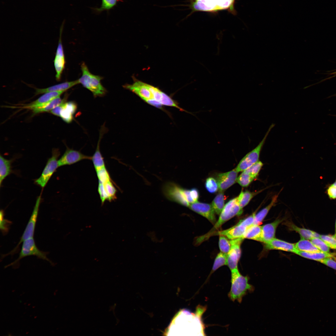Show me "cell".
<instances>
[{"label":"cell","mask_w":336,"mask_h":336,"mask_svg":"<svg viewBox=\"0 0 336 336\" xmlns=\"http://www.w3.org/2000/svg\"><path fill=\"white\" fill-rule=\"evenodd\" d=\"M127 89L134 93L145 102L162 110L163 106L175 107L181 111L185 110L171 97L158 87L135 79L132 84H128Z\"/></svg>","instance_id":"1"},{"label":"cell","mask_w":336,"mask_h":336,"mask_svg":"<svg viewBox=\"0 0 336 336\" xmlns=\"http://www.w3.org/2000/svg\"><path fill=\"white\" fill-rule=\"evenodd\" d=\"M249 278L242 275L237 269L231 271V286L228 296L232 301L241 303L243 297L249 291L253 290V287L248 283Z\"/></svg>","instance_id":"2"},{"label":"cell","mask_w":336,"mask_h":336,"mask_svg":"<svg viewBox=\"0 0 336 336\" xmlns=\"http://www.w3.org/2000/svg\"><path fill=\"white\" fill-rule=\"evenodd\" d=\"M243 212V209L240 206L238 197L230 200L224 206L218 220L216 221L213 227L207 234L198 238L200 242L207 239L215 231L219 228L222 224L236 215H240Z\"/></svg>","instance_id":"3"},{"label":"cell","mask_w":336,"mask_h":336,"mask_svg":"<svg viewBox=\"0 0 336 336\" xmlns=\"http://www.w3.org/2000/svg\"><path fill=\"white\" fill-rule=\"evenodd\" d=\"M81 69L82 75L77 80L79 83L90 91L95 97L104 96L107 91L101 83L102 77L91 74L84 63L81 64Z\"/></svg>","instance_id":"4"},{"label":"cell","mask_w":336,"mask_h":336,"mask_svg":"<svg viewBox=\"0 0 336 336\" xmlns=\"http://www.w3.org/2000/svg\"><path fill=\"white\" fill-rule=\"evenodd\" d=\"M235 0H194L190 5L193 11L214 12L229 9L234 12Z\"/></svg>","instance_id":"5"},{"label":"cell","mask_w":336,"mask_h":336,"mask_svg":"<svg viewBox=\"0 0 336 336\" xmlns=\"http://www.w3.org/2000/svg\"><path fill=\"white\" fill-rule=\"evenodd\" d=\"M275 125V124L273 123L270 125L264 137L258 145L247 154L241 160L235 169L238 172L245 170L259 161L260 152L267 138Z\"/></svg>","instance_id":"6"},{"label":"cell","mask_w":336,"mask_h":336,"mask_svg":"<svg viewBox=\"0 0 336 336\" xmlns=\"http://www.w3.org/2000/svg\"><path fill=\"white\" fill-rule=\"evenodd\" d=\"M184 189L174 182H168L164 184L162 190L164 196L167 199L185 206L189 207L190 204L186 199Z\"/></svg>","instance_id":"7"},{"label":"cell","mask_w":336,"mask_h":336,"mask_svg":"<svg viewBox=\"0 0 336 336\" xmlns=\"http://www.w3.org/2000/svg\"><path fill=\"white\" fill-rule=\"evenodd\" d=\"M58 149L53 150L52 156L49 158L40 176L35 180V183L42 188H44L58 167V159L60 155Z\"/></svg>","instance_id":"8"},{"label":"cell","mask_w":336,"mask_h":336,"mask_svg":"<svg viewBox=\"0 0 336 336\" xmlns=\"http://www.w3.org/2000/svg\"><path fill=\"white\" fill-rule=\"evenodd\" d=\"M47 252L41 251L36 246L33 237L26 239L23 242L19 255L14 263L19 261L24 257L34 255L38 258L49 261L47 257Z\"/></svg>","instance_id":"9"},{"label":"cell","mask_w":336,"mask_h":336,"mask_svg":"<svg viewBox=\"0 0 336 336\" xmlns=\"http://www.w3.org/2000/svg\"><path fill=\"white\" fill-rule=\"evenodd\" d=\"M244 239L240 238L230 240L231 248L227 254V265L231 271L238 268V263L241 253L240 246Z\"/></svg>","instance_id":"10"},{"label":"cell","mask_w":336,"mask_h":336,"mask_svg":"<svg viewBox=\"0 0 336 336\" xmlns=\"http://www.w3.org/2000/svg\"><path fill=\"white\" fill-rule=\"evenodd\" d=\"M41 200L40 195L37 198L32 214L21 240L16 248H17L19 245L25 240L33 237Z\"/></svg>","instance_id":"11"},{"label":"cell","mask_w":336,"mask_h":336,"mask_svg":"<svg viewBox=\"0 0 336 336\" xmlns=\"http://www.w3.org/2000/svg\"><path fill=\"white\" fill-rule=\"evenodd\" d=\"M91 156L85 155L79 151L67 148L58 161V166L70 165L85 159L91 160Z\"/></svg>","instance_id":"12"},{"label":"cell","mask_w":336,"mask_h":336,"mask_svg":"<svg viewBox=\"0 0 336 336\" xmlns=\"http://www.w3.org/2000/svg\"><path fill=\"white\" fill-rule=\"evenodd\" d=\"M62 29L63 28L60 30L58 46L54 60V65L56 72L55 78L56 80L58 81H59L61 80L65 63V57L61 39Z\"/></svg>","instance_id":"13"},{"label":"cell","mask_w":336,"mask_h":336,"mask_svg":"<svg viewBox=\"0 0 336 336\" xmlns=\"http://www.w3.org/2000/svg\"><path fill=\"white\" fill-rule=\"evenodd\" d=\"M189 207L193 211L206 218L212 224L216 223L215 212L212 205L198 201L190 204Z\"/></svg>","instance_id":"14"},{"label":"cell","mask_w":336,"mask_h":336,"mask_svg":"<svg viewBox=\"0 0 336 336\" xmlns=\"http://www.w3.org/2000/svg\"><path fill=\"white\" fill-rule=\"evenodd\" d=\"M247 228L240 221L236 225L229 229L214 232L210 236L215 235L223 236L230 240L240 238L244 239V234Z\"/></svg>","instance_id":"15"},{"label":"cell","mask_w":336,"mask_h":336,"mask_svg":"<svg viewBox=\"0 0 336 336\" xmlns=\"http://www.w3.org/2000/svg\"><path fill=\"white\" fill-rule=\"evenodd\" d=\"M65 91H59L48 92L44 93L35 100L29 104L23 105L22 108L33 110L42 107L55 98L59 97Z\"/></svg>","instance_id":"16"},{"label":"cell","mask_w":336,"mask_h":336,"mask_svg":"<svg viewBox=\"0 0 336 336\" xmlns=\"http://www.w3.org/2000/svg\"><path fill=\"white\" fill-rule=\"evenodd\" d=\"M237 175L238 172L235 169L227 172L219 174L217 175V181L219 190H225L234 184L237 181Z\"/></svg>","instance_id":"17"},{"label":"cell","mask_w":336,"mask_h":336,"mask_svg":"<svg viewBox=\"0 0 336 336\" xmlns=\"http://www.w3.org/2000/svg\"><path fill=\"white\" fill-rule=\"evenodd\" d=\"M98 190L103 204L106 200L111 201L116 198V190L111 180L104 183L99 182Z\"/></svg>","instance_id":"18"},{"label":"cell","mask_w":336,"mask_h":336,"mask_svg":"<svg viewBox=\"0 0 336 336\" xmlns=\"http://www.w3.org/2000/svg\"><path fill=\"white\" fill-rule=\"evenodd\" d=\"M106 130L104 124L103 125L100 130L99 137L96 150L93 155L91 156V160L96 171L105 167L104 159L100 150V143L101 139L106 131Z\"/></svg>","instance_id":"19"},{"label":"cell","mask_w":336,"mask_h":336,"mask_svg":"<svg viewBox=\"0 0 336 336\" xmlns=\"http://www.w3.org/2000/svg\"><path fill=\"white\" fill-rule=\"evenodd\" d=\"M265 244L266 248L269 250H278L295 254L298 250L296 248L295 244L275 238Z\"/></svg>","instance_id":"20"},{"label":"cell","mask_w":336,"mask_h":336,"mask_svg":"<svg viewBox=\"0 0 336 336\" xmlns=\"http://www.w3.org/2000/svg\"><path fill=\"white\" fill-rule=\"evenodd\" d=\"M282 221L278 219L273 222L262 226L261 242L265 243L275 238L276 228Z\"/></svg>","instance_id":"21"},{"label":"cell","mask_w":336,"mask_h":336,"mask_svg":"<svg viewBox=\"0 0 336 336\" xmlns=\"http://www.w3.org/2000/svg\"><path fill=\"white\" fill-rule=\"evenodd\" d=\"M77 109V105L74 102H65L63 104L60 117L65 122L70 123L72 121Z\"/></svg>","instance_id":"22"},{"label":"cell","mask_w":336,"mask_h":336,"mask_svg":"<svg viewBox=\"0 0 336 336\" xmlns=\"http://www.w3.org/2000/svg\"><path fill=\"white\" fill-rule=\"evenodd\" d=\"M78 84L79 83L78 81L77 80L70 82H64L46 88L41 89L36 88L35 94V95H38L48 92L54 91H65L68 89Z\"/></svg>","instance_id":"23"},{"label":"cell","mask_w":336,"mask_h":336,"mask_svg":"<svg viewBox=\"0 0 336 336\" xmlns=\"http://www.w3.org/2000/svg\"><path fill=\"white\" fill-rule=\"evenodd\" d=\"M12 160H8L0 156V185L3 180L12 172Z\"/></svg>","instance_id":"24"},{"label":"cell","mask_w":336,"mask_h":336,"mask_svg":"<svg viewBox=\"0 0 336 336\" xmlns=\"http://www.w3.org/2000/svg\"><path fill=\"white\" fill-rule=\"evenodd\" d=\"M262 226L253 225L248 228L243 238L262 241Z\"/></svg>","instance_id":"25"},{"label":"cell","mask_w":336,"mask_h":336,"mask_svg":"<svg viewBox=\"0 0 336 336\" xmlns=\"http://www.w3.org/2000/svg\"><path fill=\"white\" fill-rule=\"evenodd\" d=\"M295 246L296 249L300 251L310 253L322 252L311 241L302 238L295 244Z\"/></svg>","instance_id":"26"},{"label":"cell","mask_w":336,"mask_h":336,"mask_svg":"<svg viewBox=\"0 0 336 336\" xmlns=\"http://www.w3.org/2000/svg\"><path fill=\"white\" fill-rule=\"evenodd\" d=\"M123 0H102L101 4L100 7L91 8L93 12L99 14L104 11L109 12V11L116 6L119 2H123Z\"/></svg>","instance_id":"27"},{"label":"cell","mask_w":336,"mask_h":336,"mask_svg":"<svg viewBox=\"0 0 336 336\" xmlns=\"http://www.w3.org/2000/svg\"><path fill=\"white\" fill-rule=\"evenodd\" d=\"M296 254L303 257L317 261L325 258L333 257L332 254L323 252L310 253L297 250Z\"/></svg>","instance_id":"28"},{"label":"cell","mask_w":336,"mask_h":336,"mask_svg":"<svg viewBox=\"0 0 336 336\" xmlns=\"http://www.w3.org/2000/svg\"><path fill=\"white\" fill-rule=\"evenodd\" d=\"M66 97L63 99L60 98V96L57 97L44 106L32 110L34 114H36L50 111L56 106L63 102H66Z\"/></svg>","instance_id":"29"},{"label":"cell","mask_w":336,"mask_h":336,"mask_svg":"<svg viewBox=\"0 0 336 336\" xmlns=\"http://www.w3.org/2000/svg\"><path fill=\"white\" fill-rule=\"evenodd\" d=\"M278 196V195L274 196L270 203L259 211L257 214H255L254 225H259L261 223L270 209L276 203Z\"/></svg>","instance_id":"30"},{"label":"cell","mask_w":336,"mask_h":336,"mask_svg":"<svg viewBox=\"0 0 336 336\" xmlns=\"http://www.w3.org/2000/svg\"><path fill=\"white\" fill-rule=\"evenodd\" d=\"M262 190L256 192H251L248 190L241 191L238 197V201L241 209L247 205L251 200Z\"/></svg>","instance_id":"31"},{"label":"cell","mask_w":336,"mask_h":336,"mask_svg":"<svg viewBox=\"0 0 336 336\" xmlns=\"http://www.w3.org/2000/svg\"><path fill=\"white\" fill-rule=\"evenodd\" d=\"M221 191L215 197L212 202V206L215 212L220 215L224 207L225 196Z\"/></svg>","instance_id":"32"},{"label":"cell","mask_w":336,"mask_h":336,"mask_svg":"<svg viewBox=\"0 0 336 336\" xmlns=\"http://www.w3.org/2000/svg\"><path fill=\"white\" fill-rule=\"evenodd\" d=\"M289 229L291 230L294 231L299 233L301 238L306 240H311L313 238L314 231L310 230L299 227L292 223L289 224Z\"/></svg>","instance_id":"33"},{"label":"cell","mask_w":336,"mask_h":336,"mask_svg":"<svg viewBox=\"0 0 336 336\" xmlns=\"http://www.w3.org/2000/svg\"><path fill=\"white\" fill-rule=\"evenodd\" d=\"M227 254L221 252L219 253L215 259L210 274L221 266L227 265Z\"/></svg>","instance_id":"34"},{"label":"cell","mask_w":336,"mask_h":336,"mask_svg":"<svg viewBox=\"0 0 336 336\" xmlns=\"http://www.w3.org/2000/svg\"><path fill=\"white\" fill-rule=\"evenodd\" d=\"M254 179H255L250 174L245 170L243 171L241 174L237 177L236 181L242 187H246Z\"/></svg>","instance_id":"35"},{"label":"cell","mask_w":336,"mask_h":336,"mask_svg":"<svg viewBox=\"0 0 336 336\" xmlns=\"http://www.w3.org/2000/svg\"><path fill=\"white\" fill-rule=\"evenodd\" d=\"M219 246L221 252L227 254L231 248L230 240L225 236H219Z\"/></svg>","instance_id":"36"},{"label":"cell","mask_w":336,"mask_h":336,"mask_svg":"<svg viewBox=\"0 0 336 336\" xmlns=\"http://www.w3.org/2000/svg\"><path fill=\"white\" fill-rule=\"evenodd\" d=\"M4 211L3 210H1L0 212V228L2 233L5 235L8 231L12 222L4 218Z\"/></svg>","instance_id":"37"},{"label":"cell","mask_w":336,"mask_h":336,"mask_svg":"<svg viewBox=\"0 0 336 336\" xmlns=\"http://www.w3.org/2000/svg\"><path fill=\"white\" fill-rule=\"evenodd\" d=\"M205 187L207 190L211 193H215L218 189V184L217 180L212 177H209L206 179Z\"/></svg>","instance_id":"38"},{"label":"cell","mask_w":336,"mask_h":336,"mask_svg":"<svg viewBox=\"0 0 336 336\" xmlns=\"http://www.w3.org/2000/svg\"><path fill=\"white\" fill-rule=\"evenodd\" d=\"M263 165V163L259 161L245 170L250 174L255 179L258 175Z\"/></svg>","instance_id":"39"},{"label":"cell","mask_w":336,"mask_h":336,"mask_svg":"<svg viewBox=\"0 0 336 336\" xmlns=\"http://www.w3.org/2000/svg\"><path fill=\"white\" fill-rule=\"evenodd\" d=\"M310 240L313 244L321 251L327 253L329 252V247L322 239L313 237Z\"/></svg>","instance_id":"40"},{"label":"cell","mask_w":336,"mask_h":336,"mask_svg":"<svg viewBox=\"0 0 336 336\" xmlns=\"http://www.w3.org/2000/svg\"><path fill=\"white\" fill-rule=\"evenodd\" d=\"M99 182L104 183L111 181L110 175L105 167L96 171Z\"/></svg>","instance_id":"41"},{"label":"cell","mask_w":336,"mask_h":336,"mask_svg":"<svg viewBox=\"0 0 336 336\" xmlns=\"http://www.w3.org/2000/svg\"><path fill=\"white\" fill-rule=\"evenodd\" d=\"M321 239L329 247L336 249V240L333 236L329 235H321Z\"/></svg>","instance_id":"42"},{"label":"cell","mask_w":336,"mask_h":336,"mask_svg":"<svg viewBox=\"0 0 336 336\" xmlns=\"http://www.w3.org/2000/svg\"><path fill=\"white\" fill-rule=\"evenodd\" d=\"M336 270V262L330 258H326L318 261Z\"/></svg>","instance_id":"43"},{"label":"cell","mask_w":336,"mask_h":336,"mask_svg":"<svg viewBox=\"0 0 336 336\" xmlns=\"http://www.w3.org/2000/svg\"><path fill=\"white\" fill-rule=\"evenodd\" d=\"M327 192L330 198L331 199L336 198V188L333 184L331 185L328 187Z\"/></svg>","instance_id":"44"},{"label":"cell","mask_w":336,"mask_h":336,"mask_svg":"<svg viewBox=\"0 0 336 336\" xmlns=\"http://www.w3.org/2000/svg\"><path fill=\"white\" fill-rule=\"evenodd\" d=\"M65 102L55 107L50 111V112L54 115L60 117V113L63 107V104Z\"/></svg>","instance_id":"45"},{"label":"cell","mask_w":336,"mask_h":336,"mask_svg":"<svg viewBox=\"0 0 336 336\" xmlns=\"http://www.w3.org/2000/svg\"><path fill=\"white\" fill-rule=\"evenodd\" d=\"M191 196L194 203L198 202L199 194L198 190L195 188L190 189Z\"/></svg>","instance_id":"46"},{"label":"cell","mask_w":336,"mask_h":336,"mask_svg":"<svg viewBox=\"0 0 336 336\" xmlns=\"http://www.w3.org/2000/svg\"><path fill=\"white\" fill-rule=\"evenodd\" d=\"M320 236L321 235H320V234H318V233L314 231L313 234V237L317 238H320Z\"/></svg>","instance_id":"47"},{"label":"cell","mask_w":336,"mask_h":336,"mask_svg":"<svg viewBox=\"0 0 336 336\" xmlns=\"http://www.w3.org/2000/svg\"><path fill=\"white\" fill-rule=\"evenodd\" d=\"M333 185H334V186L336 188V180H335V182H334V184H333Z\"/></svg>","instance_id":"48"},{"label":"cell","mask_w":336,"mask_h":336,"mask_svg":"<svg viewBox=\"0 0 336 336\" xmlns=\"http://www.w3.org/2000/svg\"><path fill=\"white\" fill-rule=\"evenodd\" d=\"M333 237H334V238H335V239H336V234H335V235H334V236H333Z\"/></svg>","instance_id":"49"},{"label":"cell","mask_w":336,"mask_h":336,"mask_svg":"<svg viewBox=\"0 0 336 336\" xmlns=\"http://www.w3.org/2000/svg\"><path fill=\"white\" fill-rule=\"evenodd\" d=\"M335 232H336V225H335Z\"/></svg>","instance_id":"50"}]
</instances>
